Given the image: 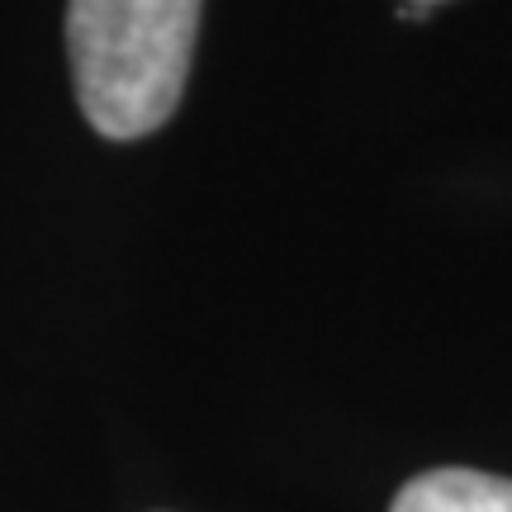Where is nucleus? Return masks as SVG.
I'll list each match as a JSON object with an SVG mask.
<instances>
[{
  "label": "nucleus",
  "mask_w": 512,
  "mask_h": 512,
  "mask_svg": "<svg viewBox=\"0 0 512 512\" xmlns=\"http://www.w3.org/2000/svg\"><path fill=\"white\" fill-rule=\"evenodd\" d=\"M389 512H512V479L479 470H427L403 484Z\"/></svg>",
  "instance_id": "obj_2"
},
{
  "label": "nucleus",
  "mask_w": 512,
  "mask_h": 512,
  "mask_svg": "<svg viewBox=\"0 0 512 512\" xmlns=\"http://www.w3.org/2000/svg\"><path fill=\"white\" fill-rule=\"evenodd\" d=\"M413 5H437V0H413Z\"/></svg>",
  "instance_id": "obj_3"
},
{
  "label": "nucleus",
  "mask_w": 512,
  "mask_h": 512,
  "mask_svg": "<svg viewBox=\"0 0 512 512\" xmlns=\"http://www.w3.org/2000/svg\"><path fill=\"white\" fill-rule=\"evenodd\" d=\"M200 0H67L76 100L105 138H147L181 105Z\"/></svg>",
  "instance_id": "obj_1"
}]
</instances>
